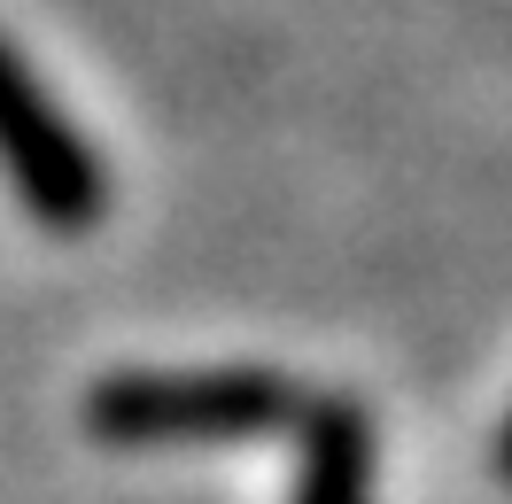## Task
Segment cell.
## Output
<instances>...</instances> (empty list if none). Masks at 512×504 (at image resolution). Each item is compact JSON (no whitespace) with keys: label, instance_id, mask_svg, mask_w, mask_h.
Returning a JSON list of instances; mask_svg holds the SVG:
<instances>
[{"label":"cell","instance_id":"cell-3","mask_svg":"<svg viewBox=\"0 0 512 504\" xmlns=\"http://www.w3.org/2000/svg\"><path fill=\"white\" fill-rule=\"evenodd\" d=\"M303 466H295V504H373V473H381V435L373 411L357 396H311L303 419Z\"/></svg>","mask_w":512,"mask_h":504},{"label":"cell","instance_id":"cell-4","mask_svg":"<svg viewBox=\"0 0 512 504\" xmlns=\"http://www.w3.org/2000/svg\"><path fill=\"white\" fill-rule=\"evenodd\" d=\"M489 466H497V481L512 489V411H505V427H497V450H489Z\"/></svg>","mask_w":512,"mask_h":504},{"label":"cell","instance_id":"cell-2","mask_svg":"<svg viewBox=\"0 0 512 504\" xmlns=\"http://www.w3.org/2000/svg\"><path fill=\"white\" fill-rule=\"evenodd\" d=\"M0 187L55 241H86L109 218V163L94 132L55 101L16 39H0Z\"/></svg>","mask_w":512,"mask_h":504},{"label":"cell","instance_id":"cell-1","mask_svg":"<svg viewBox=\"0 0 512 504\" xmlns=\"http://www.w3.org/2000/svg\"><path fill=\"white\" fill-rule=\"evenodd\" d=\"M303 388L280 365H132L86 388V435L109 450H179V442H256L303 419Z\"/></svg>","mask_w":512,"mask_h":504}]
</instances>
